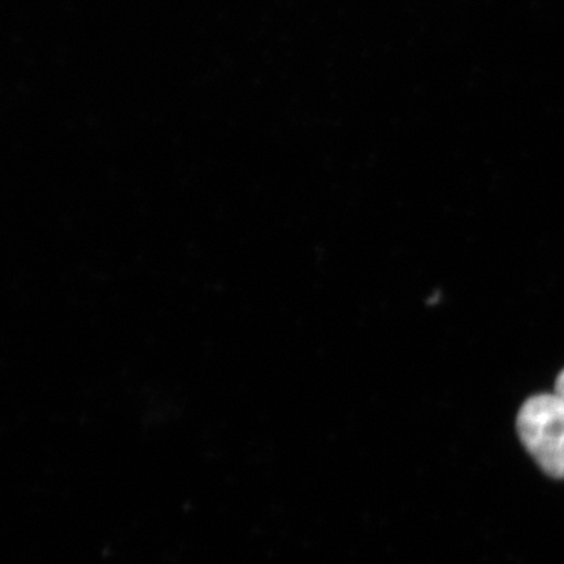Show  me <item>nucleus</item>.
I'll list each match as a JSON object with an SVG mask.
<instances>
[{
	"label": "nucleus",
	"instance_id": "nucleus-1",
	"mask_svg": "<svg viewBox=\"0 0 564 564\" xmlns=\"http://www.w3.org/2000/svg\"><path fill=\"white\" fill-rule=\"evenodd\" d=\"M518 433L549 477L564 478V400L558 393L527 400L518 414Z\"/></svg>",
	"mask_w": 564,
	"mask_h": 564
},
{
	"label": "nucleus",
	"instance_id": "nucleus-2",
	"mask_svg": "<svg viewBox=\"0 0 564 564\" xmlns=\"http://www.w3.org/2000/svg\"><path fill=\"white\" fill-rule=\"evenodd\" d=\"M555 393H558V395L564 400V370L560 373V377L556 378Z\"/></svg>",
	"mask_w": 564,
	"mask_h": 564
}]
</instances>
